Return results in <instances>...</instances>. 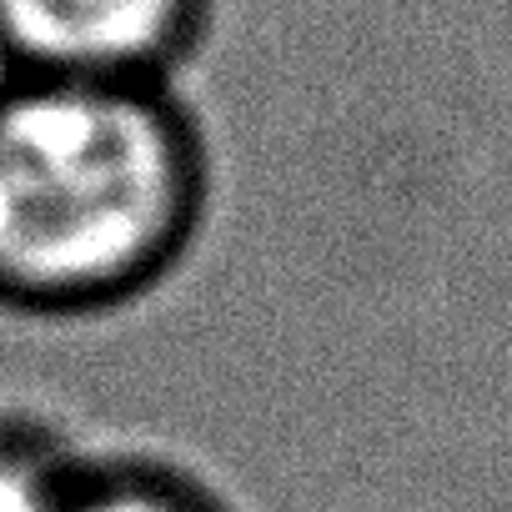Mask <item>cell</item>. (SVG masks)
<instances>
[{"mask_svg":"<svg viewBox=\"0 0 512 512\" xmlns=\"http://www.w3.org/2000/svg\"><path fill=\"white\" fill-rule=\"evenodd\" d=\"M176 81L0 76V312L91 322L166 287L211 211Z\"/></svg>","mask_w":512,"mask_h":512,"instance_id":"cell-1","label":"cell"},{"mask_svg":"<svg viewBox=\"0 0 512 512\" xmlns=\"http://www.w3.org/2000/svg\"><path fill=\"white\" fill-rule=\"evenodd\" d=\"M216 0H0V76L176 81Z\"/></svg>","mask_w":512,"mask_h":512,"instance_id":"cell-2","label":"cell"},{"mask_svg":"<svg viewBox=\"0 0 512 512\" xmlns=\"http://www.w3.org/2000/svg\"><path fill=\"white\" fill-rule=\"evenodd\" d=\"M56 512H241L211 477L161 452H91L81 457Z\"/></svg>","mask_w":512,"mask_h":512,"instance_id":"cell-3","label":"cell"},{"mask_svg":"<svg viewBox=\"0 0 512 512\" xmlns=\"http://www.w3.org/2000/svg\"><path fill=\"white\" fill-rule=\"evenodd\" d=\"M86 447L56 422L0 412V512H56Z\"/></svg>","mask_w":512,"mask_h":512,"instance_id":"cell-4","label":"cell"}]
</instances>
